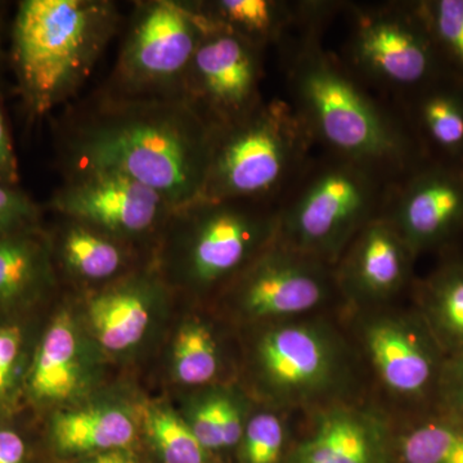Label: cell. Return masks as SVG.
<instances>
[{
  "label": "cell",
  "mask_w": 463,
  "mask_h": 463,
  "mask_svg": "<svg viewBox=\"0 0 463 463\" xmlns=\"http://www.w3.org/2000/svg\"><path fill=\"white\" fill-rule=\"evenodd\" d=\"M212 136V128L182 99L102 90L70 106L54 124L61 172L121 174L174 207L200 199Z\"/></svg>",
  "instance_id": "6da1fadb"
},
{
  "label": "cell",
  "mask_w": 463,
  "mask_h": 463,
  "mask_svg": "<svg viewBox=\"0 0 463 463\" xmlns=\"http://www.w3.org/2000/svg\"><path fill=\"white\" fill-rule=\"evenodd\" d=\"M243 331L248 392L255 401L306 416L370 398L339 310Z\"/></svg>",
  "instance_id": "7a4b0ae2"
},
{
  "label": "cell",
  "mask_w": 463,
  "mask_h": 463,
  "mask_svg": "<svg viewBox=\"0 0 463 463\" xmlns=\"http://www.w3.org/2000/svg\"><path fill=\"white\" fill-rule=\"evenodd\" d=\"M121 21L111 0L18 3L9 60L29 120L45 118L74 99L120 32Z\"/></svg>",
  "instance_id": "3957f363"
},
{
  "label": "cell",
  "mask_w": 463,
  "mask_h": 463,
  "mask_svg": "<svg viewBox=\"0 0 463 463\" xmlns=\"http://www.w3.org/2000/svg\"><path fill=\"white\" fill-rule=\"evenodd\" d=\"M288 79L292 108L313 142L322 143L332 156L383 178L416 167L412 137L323 50L315 33H307L292 52Z\"/></svg>",
  "instance_id": "277c9868"
},
{
  "label": "cell",
  "mask_w": 463,
  "mask_h": 463,
  "mask_svg": "<svg viewBox=\"0 0 463 463\" xmlns=\"http://www.w3.org/2000/svg\"><path fill=\"white\" fill-rule=\"evenodd\" d=\"M279 234V203L197 199L174 207L155 250L167 286L216 298Z\"/></svg>",
  "instance_id": "5b68a950"
},
{
  "label": "cell",
  "mask_w": 463,
  "mask_h": 463,
  "mask_svg": "<svg viewBox=\"0 0 463 463\" xmlns=\"http://www.w3.org/2000/svg\"><path fill=\"white\" fill-rule=\"evenodd\" d=\"M374 403L390 419L432 412L447 355L412 306L339 309Z\"/></svg>",
  "instance_id": "8992f818"
},
{
  "label": "cell",
  "mask_w": 463,
  "mask_h": 463,
  "mask_svg": "<svg viewBox=\"0 0 463 463\" xmlns=\"http://www.w3.org/2000/svg\"><path fill=\"white\" fill-rule=\"evenodd\" d=\"M313 139L291 103L264 100L240 120L213 129L200 199L277 203L306 172Z\"/></svg>",
  "instance_id": "52a82bcc"
},
{
  "label": "cell",
  "mask_w": 463,
  "mask_h": 463,
  "mask_svg": "<svg viewBox=\"0 0 463 463\" xmlns=\"http://www.w3.org/2000/svg\"><path fill=\"white\" fill-rule=\"evenodd\" d=\"M298 179L289 199L279 203L277 240L335 267L362 228L383 213L385 178L331 155Z\"/></svg>",
  "instance_id": "ba28073f"
},
{
  "label": "cell",
  "mask_w": 463,
  "mask_h": 463,
  "mask_svg": "<svg viewBox=\"0 0 463 463\" xmlns=\"http://www.w3.org/2000/svg\"><path fill=\"white\" fill-rule=\"evenodd\" d=\"M210 23L194 0L134 3L106 93L142 99H182L194 52Z\"/></svg>",
  "instance_id": "9c48e42d"
},
{
  "label": "cell",
  "mask_w": 463,
  "mask_h": 463,
  "mask_svg": "<svg viewBox=\"0 0 463 463\" xmlns=\"http://www.w3.org/2000/svg\"><path fill=\"white\" fill-rule=\"evenodd\" d=\"M216 298L242 330L341 309L334 267L277 239Z\"/></svg>",
  "instance_id": "30bf717a"
},
{
  "label": "cell",
  "mask_w": 463,
  "mask_h": 463,
  "mask_svg": "<svg viewBox=\"0 0 463 463\" xmlns=\"http://www.w3.org/2000/svg\"><path fill=\"white\" fill-rule=\"evenodd\" d=\"M45 209L142 250L157 248L174 206L128 176L103 170L62 173Z\"/></svg>",
  "instance_id": "8fae6325"
},
{
  "label": "cell",
  "mask_w": 463,
  "mask_h": 463,
  "mask_svg": "<svg viewBox=\"0 0 463 463\" xmlns=\"http://www.w3.org/2000/svg\"><path fill=\"white\" fill-rule=\"evenodd\" d=\"M353 65L374 83L413 93L444 75L416 2L355 8Z\"/></svg>",
  "instance_id": "7c38bea8"
},
{
  "label": "cell",
  "mask_w": 463,
  "mask_h": 463,
  "mask_svg": "<svg viewBox=\"0 0 463 463\" xmlns=\"http://www.w3.org/2000/svg\"><path fill=\"white\" fill-rule=\"evenodd\" d=\"M263 51L210 23L183 80L182 99L212 129L240 120L263 102Z\"/></svg>",
  "instance_id": "4fadbf2b"
},
{
  "label": "cell",
  "mask_w": 463,
  "mask_h": 463,
  "mask_svg": "<svg viewBox=\"0 0 463 463\" xmlns=\"http://www.w3.org/2000/svg\"><path fill=\"white\" fill-rule=\"evenodd\" d=\"M285 463H394L392 419L371 398L301 416Z\"/></svg>",
  "instance_id": "5bb4252c"
},
{
  "label": "cell",
  "mask_w": 463,
  "mask_h": 463,
  "mask_svg": "<svg viewBox=\"0 0 463 463\" xmlns=\"http://www.w3.org/2000/svg\"><path fill=\"white\" fill-rule=\"evenodd\" d=\"M381 214L414 257L443 248L463 231V165L414 167Z\"/></svg>",
  "instance_id": "9a60e30c"
},
{
  "label": "cell",
  "mask_w": 463,
  "mask_h": 463,
  "mask_svg": "<svg viewBox=\"0 0 463 463\" xmlns=\"http://www.w3.org/2000/svg\"><path fill=\"white\" fill-rule=\"evenodd\" d=\"M413 252L383 214L349 243L334 272L341 309H365L399 303L412 288Z\"/></svg>",
  "instance_id": "2e32d148"
},
{
  "label": "cell",
  "mask_w": 463,
  "mask_h": 463,
  "mask_svg": "<svg viewBox=\"0 0 463 463\" xmlns=\"http://www.w3.org/2000/svg\"><path fill=\"white\" fill-rule=\"evenodd\" d=\"M167 288L152 263L111 285L91 289L85 313L94 339L112 353L138 345Z\"/></svg>",
  "instance_id": "e0dca14e"
},
{
  "label": "cell",
  "mask_w": 463,
  "mask_h": 463,
  "mask_svg": "<svg viewBox=\"0 0 463 463\" xmlns=\"http://www.w3.org/2000/svg\"><path fill=\"white\" fill-rule=\"evenodd\" d=\"M93 368L69 309L57 313L43 334L27 370L25 392L33 403H71L90 389Z\"/></svg>",
  "instance_id": "ac0fdd59"
},
{
  "label": "cell",
  "mask_w": 463,
  "mask_h": 463,
  "mask_svg": "<svg viewBox=\"0 0 463 463\" xmlns=\"http://www.w3.org/2000/svg\"><path fill=\"white\" fill-rule=\"evenodd\" d=\"M56 273L93 289L105 288L152 263H139L142 250L75 219L58 215L47 232Z\"/></svg>",
  "instance_id": "d6986e66"
},
{
  "label": "cell",
  "mask_w": 463,
  "mask_h": 463,
  "mask_svg": "<svg viewBox=\"0 0 463 463\" xmlns=\"http://www.w3.org/2000/svg\"><path fill=\"white\" fill-rule=\"evenodd\" d=\"M138 432L136 417L127 405L96 403L58 411L52 417V447L61 456L90 457L127 450Z\"/></svg>",
  "instance_id": "ffe728a7"
},
{
  "label": "cell",
  "mask_w": 463,
  "mask_h": 463,
  "mask_svg": "<svg viewBox=\"0 0 463 463\" xmlns=\"http://www.w3.org/2000/svg\"><path fill=\"white\" fill-rule=\"evenodd\" d=\"M57 279L47 231L39 227L0 240V309L41 300Z\"/></svg>",
  "instance_id": "44dd1931"
},
{
  "label": "cell",
  "mask_w": 463,
  "mask_h": 463,
  "mask_svg": "<svg viewBox=\"0 0 463 463\" xmlns=\"http://www.w3.org/2000/svg\"><path fill=\"white\" fill-rule=\"evenodd\" d=\"M410 94L411 121L423 147L463 165L462 81L444 74Z\"/></svg>",
  "instance_id": "7402d4cb"
},
{
  "label": "cell",
  "mask_w": 463,
  "mask_h": 463,
  "mask_svg": "<svg viewBox=\"0 0 463 463\" xmlns=\"http://www.w3.org/2000/svg\"><path fill=\"white\" fill-rule=\"evenodd\" d=\"M412 306L447 358L463 356V257L447 259L412 285Z\"/></svg>",
  "instance_id": "603a6c76"
},
{
  "label": "cell",
  "mask_w": 463,
  "mask_h": 463,
  "mask_svg": "<svg viewBox=\"0 0 463 463\" xmlns=\"http://www.w3.org/2000/svg\"><path fill=\"white\" fill-rule=\"evenodd\" d=\"M200 14L210 23L242 36L258 47L279 43L298 18H309L321 11V3L277 0H194Z\"/></svg>",
  "instance_id": "cb8c5ba5"
},
{
  "label": "cell",
  "mask_w": 463,
  "mask_h": 463,
  "mask_svg": "<svg viewBox=\"0 0 463 463\" xmlns=\"http://www.w3.org/2000/svg\"><path fill=\"white\" fill-rule=\"evenodd\" d=\"M255 399L233 383L197 390L185 420L210 455L236 452Z\"/></svg>",
  "instance_id": "d4e9b609"
},
{
  "label": "cell",
  "mask_w": 463,
  "mask_h": 463,
  "mask_svg": "<svg viewBox=\"0 0 463 463\" xmlns=\"http://www.w3.org/2000/svg\"><path fill=\"white\" fill-rule=\"evenodd\" d=\"M394 463H463V422L435 412L392 419Z\"/></svg>",
  "instance_id": "484cf974"
},
{
  "label": "cell",
  "mask_w": 463,
  "mask_h": 463,
  "mask_svg": "<svg viewBox=\"0 0 463 463\" xmlns=\"http://www.w3.org/2000/svg\"><path fill=\"white\" fill-rule=\"evenodd\" d=\"M174 376L179 383L203 389L224 379V346L214 323L200 317L185 319L176 332L173 349Z\"/></svg>",
  "instance_id": "4316f807"
},
{
  "label": "cell",
  "mask_w": 463,
  "mask_h": 463,
  "mask_svg": "<svg viewBox=\"0 0 463 463\" xmlns=\"http://www.w3.org/2000/svg\"><path fill=\"white\" fill-rule=\"evenodd\" d=\"M301 416L255 401L236 455L239 463H285L297 439Z\"/></svg>",
  "instance_id": "83f0119b"
},
{
  "label": "cell",
  "mask_w": 463,
  "mask_h": 463,
  "mask_svg": "<svg viewBox=\"0 0 463 463\" xmlns=\"http://www.w3.org/2000/svg\"><path fill=\"white\" fill-rule=\"evenodd\" d=\"M146 435L163 463H214L184 416L166 404H149L143 416Z\"/></svg>",
  "instance_id": "f1b7e54d"
},
{
  "label": "cell",
  "mask_w": 463,
  "mask_h": 463,
  "mask_svg": "<svg viewBox=\"0 0 463 463\" xmlns=\"http://www.w3.org/2000/svg\"><path fill=\"white\" fill-rule=\"evenodd\" d=\"M444 74L463 83V0L416 2Z\"/></svg>",
  "instance_id": "f546056e"
},
{
  "label": "cell",
  "mask_w": 463,
  "mask_h": 463,
  "mask_svg": "<svg viewBox=\"0 0 463 463\" xmlns=\"http://www.w3.org/2000/svg\"><path fill=\"white\" fill-rule=\"evenodd\" d=\"M27 335L17 322H0V413L11 410L25 392Z\"/></svg>",
  "instance_id": "4dcf8cb0"
},
{
  "label": "cell",
  "mask_w": 463,
  "mask_h": 463,
  "mask_svg": "<svg viewBox=\"0 0 463 463\" xmlns=\"http://www.w3.org/2000/svg\"><path fill=\"white\" fill-rule=\"evenodd\" d=\"M42 210L20 185L0 182V240L42 227Z\"/></svg>",
  "instance_id": "1f68e13d"
},
{
  "label": "cell",
  "mask_w": 463,
  "mask_h": 463,
  "mask_svg": "<svg viewBox=\"0 0 463 463\" xmlns=\"http://www.w3.org/2000/svg\"><path fill=\"white\" fill-rule=\"evenodd\" d=\"M434 411L463 422V356L447 359Z\"/></svg>",
  "instance_id": "d6a6232c"
},
{
  "label": "cell",
  "mask_w": 463,
  "mask_h": 463,
  "mask_svg": "<svg viewBox=\"0 0 463 463\" xmlns=\"http://www.w3.org/2000/svg\"><path fill=\"white\" fill-rule=\"evenodd\" d=\"M0 182L5 184L20 185V166L14 137L9 128L7 115L0 96Z\"/></svg>",
  "instance_id": "836d02e7"
},
{
  "label": "cell",
  "mask_w": 463,
  "mask_h": 463,
  "mask_svg": "<svg viewBox=\"0 0 463 463\" xmlns=\"http://www.w3.org/2000/svg\"><path fill=\"white\" fill-rule=\"evenodd\" d=\"M27 449L25 439L12 429H0V463H26Z\"/></svg>",
  "instance_id": "e575fe53"
},
{
  "label": "cell",
  "mask_w": 463,
  "mask_h": 463,
  "mask_svg": "<svg viewBox=\"0 0 463 463\" xmlns=\"http://www.w3.org/2000/svg\"><path fill=\"white\" fill-rule=\"evenodd\" d=\"M80 463H137L132 453L129 449L127 450H114V452L100 453V455H94L85 457Z\"/></svg>",
  "instance_id": "d590c367"
},
{
  "label": "cell",
  "mask_w": 463,
  "mask_h": 463,
  "mask_svg": "<svg viewBox=\"0 0 463 463\" xmlns=\"http://www.w3.org/2000/svg\"><path fill=\"white\" fill-rule=\"evenodd\" d=\"M0 61H2V21H0Z\"/></svg>",
  "instance_id": "8d00e7d4"
}]
</instances>
